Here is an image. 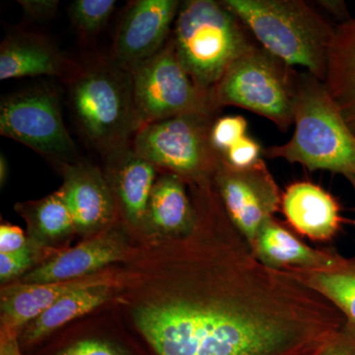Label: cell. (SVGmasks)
Instances as JSON below:
<instances>
[{
  "mask_svg": "<svg viewBox=\"0 0 355 355\" xmlns=\"http://www.w3.org/2000/svg\"><path fill=\"white\" fill-rule=\"evenodd\" d=\"M182 241L172 291L135 313L157 355H316L347 323L291 273L260 263L220 205Z\"/></svg>",
  "mask_w": 355,
  "mask_h": 355,
  "instance_id": "obj_1",
  "label": "cell"
},
{
  "mask_svg": "<svg viewBox=\"0 0 355 355\" xmlns=\"http://www.w3.org/2000/svg\"><path fill=\"white\" fill-rule=\"evenodd\" d=\"M268 53L324 81L335 27L302 0H222Z\"/></svg>",
  "mask_w": 355,
  "mask_h": 355,
  "instance_id": "obj_2",
  "label": "cell"
},
{
  "mask_svg": "<svg viewBox=\"0 0 355 355\" xmlns=\"http://www.w3.org/2000/svg\"><path fill=\"white\" fill-rule=\"evenodd\" d=\"M294 132L282 146L263 151L268 158L298 163L310 171L355 176V137L331 101L323 81L306 72L297 77Z\"/></svg>",
  "mask_w": 355,
  "mask_h": 355,
  "instance_id": "obj_3",
  "label": "cell"
},
{
  "mask_svg": "<svg viewBox=\"0 0 355 355\" xmlns=\"http://www.w3.org/2000/svg\"><path fill=\"white\" fill-rule=\"evenodd\" d=\"M74 116L88 141L103 156L130 146L141 125L130 72L108 60L78 67L69 78Z\"/></svg>",
  "mask_w": 355,
  "mask_h": 355,
  "instance_id": "obj_4",
  "label": "cell"
},
{
  "mask_svg": "<svg viewBox=\"0 0 355 355\" xmlns=\"http://www.w3.org/2000/svg\"><path fill=\"white\" fill-rule=\"evenodd\" d=\"M249 33L223 2L187 0L180 6L171 40L196 85L211 92L229 67L254 44Z\"/></svg>",
  "mask_w": 355,
  "mask_h": 355,
  "instance_id": "obj_5",
  "label": "cell"
},
{
  "mask_svg": "<svg viewBox=\"0 0 355 355\" xmlns=\"http://www.w3.org/2000/svg\"><path fill=\"white\" fill-rule=\"evenodd\" d=\"M298 74L254 44L226 70L212 88L214 104L235 106L272 121L282 132L293 125Z\"/></svg>",
  "mask_w": 355,
  "mask_h": 355,
  "instance_id": "obj_6",
  "label": "cell"
},
{
  "mask_svg": "<svg viewBox=\"0 0 355 355\" xmlns=\"http://www.w3.org/2000/svg\"><path fill=\"white\" fill-rule=\"evenodd\" d=\"M216 114H189L142 125L133 137L135 153L186 183H211L222 158L210 139Z\"/></svg>",
  "mask_w": 355,
  "mask_h": 355,
  "instance_id": "obj_7",
  "label": "cell"
},
{
  "mask_svg": "<svg viewBox=\"0 0 355 355\" xmlns=\"http://www.w3.org/2000/svg\"><path fill=\"white\" fill-rule=\"evenodd\" d=\"M140 125L189 114H218L211 92L198 88L178 60L171 37L153 57L130 70Z\"/></svg>",
  "mask_w": 355,
  "mask_h": 355,
  "instance_id": "obj_8",
  "label": "cell"
},
{
  "mask_svg": "<svg viewBox=\"0 0 355 355\" xmlns=\"http://www.w3.org/2000/svg\"><path fill=\"white\" fill-rule=\"evenodd\" d=\"M0 133L41 154L58 169L77 162L60 99L51 88L38 86L2 98Z\"/></svg>",
  "mask_w": 355,
  "mask_h": 355,
  "instance_id": "obj_9",
  "label": "cell"
},
{
  "mask_svg": "<svg viewBox=\"0 0 355 355\" xmlns=\"http://www.w3.org/2000/svg\"><path fill=\"white\" fill-rule=\"evenodd\" d=\"M212 184L229 218L252 247L282 207V195L266 163L261 159L251 167L235 168L222 159Z\"/></svg>",
  "mask_w": 355,
  "mask_h": 355,
  "instance_id": "obj_10",
  "label": "cell"
},
{
  "mask_svg": "<svg viewBox=\"0 0 355 355\" xmlns=\"http://www.w3.org/2000/svg\"><path fill=\"white\" fill-rule=\"evenodd\" d=\"M181 2L135 0L128 3L112 49V62L130 71L162 50L170 39Z\"/></svg>",
  "mask_w": 355,
  "mask_h": 355,
  "instance_id": "obj_11",
  "label": "cell"
},
{
  "mask_svg": "<svg viewBox=\"0 0 355 355\" xmlns=\"http://www.w3.org/2000/svg\"><path fill=\"white\" fill-rule=\"evenodd\" d=\"M60 193L69 207L76 232H101L113 222L116 205L105 174L95 166L77 161L60 168Z\"/></svg>",
  "mask_w": 355,
  "mask_h": 355,
  "instance_id": "obj_12",
  "label": "cell"
},
{
  "mask_svg": "<svg viewBox=\"0 0 355 355\" xmlns=\"http://www.w3.org/2000/svg\"><path fill=\"white\" fill-rule=\"evenodd\" d=\"M105 177L116 207L133 227H144L158 168L132 146L105 156Z\"/></svg>",
  "mask_w": 355,
  "mask_h": 355,
  "instance_id": "obj_13",
  "label": "cell"
},
{
  "mask_svg": "<svg viewBox=\"0 0 355 355\" xmlns=\"http://www.w3.org/2000/svg\"><path fill=\"white\" fill-rule=\"evenodd\" d=\"M78 65L50 39L28 32L7 35L0 46V80L41 76L69 77Z\"/></svg>",
  "mask_w": 355,
  "mask_h": 355,
  "instance_id": "obj_14",
  "label": "cell"
},
{
  "mask_svg": "<svg viewBox=\"0 0 355 355\" xmlns=\"http://www.w3.org/2000/svg\"><path fill=\"white\" fill-rule=\"evenodd\" d=\"M125 252L123 237L119 233L108 231L37 266L23 282L53 284L86 279L104 266L121 260Z\"/></svg>",
  "mask_w": 355,
  "mask_h": 355,
  "instance_id": "obj_15",
  "label": "cell"
},
{
  "mask_svg": "<svg viewBox=\"0 0 355 355\" xmlns=\"http://www.w3.org/2000/svg\"><path fill=\"white\" fill-rule=\"evenodd\" d=\"M254 256L270 270H324L345 260L334 249H317L275 218L266 222L251 247Z\"/></svg>",
  "mask_w": 355,
  "mask_h": 355,
  "instance_id": "obj_16",
  "label": "cell"
},
{
  "mask_svg": "<svg viewBox=\"0 0 355 355\" xmlns=\"http://www.w3.org/2000/svg\"><path fill=\"white\" fill-rule=\"evenodd\" d=\"M282 209L295 232L314 241H330L342 224L338 200L311 182L289 184L282 193Z\"/></svg>",
  "mask_w": 355,
  "mask_h": 355,
  "instance_id": "obj_17",
  "label": "cell"
},
{
  "mask_svg": "<svg viewBox=\"0 0 355 355\" xmlns=\"http://www.w3.org/2000/svg\"><path fill=\"white\" fill-rule=\"evenodd\" d=\"M182 178L166 172L157 178L147 210L146 227L173 239L193 232L198 214Z\"/></svg>",
  "mask_w": 355,
  "mask_h": 355,
  "instance_id": "obj_18",
  "label": "cell"
},
{
  "mask_svg": "<svg viewBox=\"0 0 355 355\" xmlns=\"http://www.w3.org/2000/svg\"><path fill=\"white\" fill-rule=\"evenodd\" d=\"M323 83L355 137V18L335 27Z\"/></svg>",
  "mask_w": 355,
  "mask_h": 355,
  "instance_id": "obj_19",
  "label": "cell"
},
{
  "mask_svg": "<svg viewBox=\"0 0 355 355\" xmlns=\"http://www.w3.org/2000/svg\"><path fill=\"white\" fill-rule=\"evenodd\" d=\"M103 277H89L53 284H19L2 289L0 311L1 328L19 333L26 324L39 317L64 294L95 284Z\"/></svg>",
  "mask_w": 355,
  "mask_h": 355,
  "instance_id": "obj_20",
  "label": "cell"
},
{
  "mask_svg": "<svg viewBox=\"0 0 355 355\" xmlns=\"http://www.w3.org/2000/svg\"><path fill=\"white\" fill-rule=\"evenodd\" d=\"M112 286L103 279L95 284L74 289L26 324L21 340L31 345L62 328L76 318L83 316L111 298Z\"/></svg>",
  "mask_w": 355,
  "mask_h": 355,
  "instance_id": "obj_21",
  "label": "cell"
},
{
  "mask_svg": "<svg viewBox=\"0 0 355 355\" xmlns=\"http://www.w3.org/2000/svg\"><path fill=\"white\" fill-rule=\"evenodd\" d=\"M296 279L330 301L355 329V260L324 270H289Z\"/></svg>",
  "mask_w": 355,
  "mask_h": 355,
  "instance_id": "obj_22",
  "label": "cell"
},
{
  "mask_svg": "<svg viewBox=\"0 0 355 355\" xmlns=\"http://www.w3.org/2000/svg\"><path fill=\"white\" fill-rule=\"evenodd\" d=\"M18 211L27 219L34 243L60 241L76 232L73 218L60 191L37 202L21 203Z\"/></svg>",
  "mask_w": 355,
  "mask_h": 355,
  "instance_id": "obj_23",
  "label": "cell"
},
{
  "mask_svg": "<svg viewBox=\"0 0 355 355\" xmlns=\"http://www.w3.org/2000/svg\"><path fill=\"white\" fill-rule=\"evenodd\" d=\"M116 3L114 0H76L70 6V18L79 32L91 36L107 24Z\"/></svg>",
  "mask_w": 355,
  "mask_h": 355,
  "instance_id": "obj_24",
  "label": "cell"
},
{
  "mask_svg": "<svg viewBox=\"0 0 355 355\" xmlns=\"http://www.w3.org/2000/svg\"><path fill=\"white\" fill-rule=\"evenodd\" d=\"M247 128V121L241 116L217 118L210 130V139L217 153L222 157L231 146L246 137Z\"/></svg>",
  "mask_w": 355,
  "mask_h": 355,
  "instance_id": "obj_25",
  "label": "cell"
},
{
  "mask_svg": "<svg viewBox=\"0 0 355 355\" xmlns=\"http://www.w3.org/2000/svg\"><path fill=\"white\" fill-rule=\"evenodd\" d=\"M261 148L259 142L246 137L231 146L222 158L235 168H248L261 160Z\"/></svg>",
  "mask_w": 355,
  "mask_h": 355,
  "instance_id": "obj_26",
  "label": "cell"
},
{
  "mask_svg": "<svg viewBox=\"0 0 355 355\" xmlns=\"http://www.w3.org/2000/svg\"><path fill=\"white\" fill-rule=\"evenodd\" d=\"M55 355H132L116 343L99 338H86L72 343Z\"/></svg>",
  "mask_w": 355,
  "mask_h": 355,
  "instance_id": "obj_27",
  "label": "cell"
},
{
  "mask_svg": "<svg viewBox=\"0 0 355 355\" xmlns=\"http://www.w3.org/2000/svg\"><path fill=\"white\" fill-rule=\"evenodd\" d=\"M34 261V253L30 243L20 251L0 254V279L1 282L18 277L28 270Z\"/></svg>",
  "mask_w": 355,
  "mask_h": 355,
  "instance_id": "obj_28",
  "label": "cell"
},
{
  "mask_svg": "<svg viewBox=\"0 0 355 355\" xmlns=\"http://www.w3.org/2000/svg\"><path fill=\"white\" fill-rule=\"evenodd\" d=\"M316 355H355V329L345 323Z\"/></svg>",
  "mask_w": 355,
  "mask_h": 355,
  "instance_id": "obj_29",
  "label": "cell"
},
{
  "mask_svg": "<svg viewBox=\"0 0 355 355\" xmlns=\"http://www.w3.org/2000/svg\"><path fill=\"white\" fill-rule=\"evenodd\" d=\"M22 229L17 226L2 224L0 226V254H10L27 246Z\"/></svg>",
  "mask_w": 355,
  "mask_h": 355,
  "instance_id": "obj_30",
  "label": "cell"
},
{
  "mask_svg": "<svg viewBox=\"0 0 355 355\" xmlns=\"http://www.w3.org/2000/svg\"><path fill=\"white\" fill-rule=\"evenodd\" d=\"M18 3L26 15L34 20L50 19L60 6L58 0H20Z\"/></svg>",
  "mask_w": 355,
  "mask_h": 355,
  "instance_id": "obj_31",
  "label": "cell"
},
{
  "mask_svg": "<svg viewBox=\"0 0 355 355\" xmlns=\"http://www.w3.org/2000/svg\"><path fill=\"white\" fill-rule=\"evenodd\" d=\"M0 355H22L19 345V333L17 331L1 328Z\"/></svg>",
  "mask_w": 355,
  "mask_h": 355,
  "instance_id": "obj_32",
  "label": "cell"
},
{
  "mask_svg": "<svg viewBox=\"0 0 355 355\" xmlns=\"http://www.w3.org/2000/svg\"><path fill=\"white\" fill-rule=\"evenodd\" d=\"M322 6L328 10L329 12L333 14L336 17L342 19V22H345L349 19V13H347V6L343 1H322Z\"/></svg>",
  "mask_w": 355,
  "mask_h": 355,
  "instance_id": "obj_33",
  "label": "cell"
},
{
  "mask_svg": "<svg viewBox=\"0 0 355 355\" xmlns=\"http://www.w3.org/2000/svg\"><path fill=\"white\" fill-rule=\"evenodd\" d=\"M7 176H8V163H7L6 157L4 154L0 155V182L1 186L6 184Z\"/></svg>",
  "mask_w": 355,
  "mask_h": 355,
  "instance_id": "obj_34",
  "label": "cell"
},
{
  "mask_svg": "<svg viewBox=\"0 0 355 355\" xmlns=\"http://www.w3.org/2000/svg\"><path fill=\"white\" fill-rule=\"evenodd\" d=\"M347 179L349 180V182L350 184H352V189H354V193H355V176H349V177H347ZM354 224L355 226V219L354 220ZM354 259L355 260V257Z\"/></svg>",
  "mask_w": 355,
  "mask_h": 355,
  "instance_id": "obj_35",
  "label": "cell"
}]
</instances>
